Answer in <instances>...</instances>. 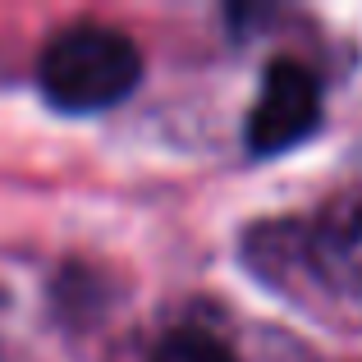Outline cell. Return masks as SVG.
<instances>
[{
  "label": "cell",
  "instance_id": "1",
  "mask_svg": "<svg viewBox=\"0 0 362 362\" xmlns=\"http://www.w3.org/2000/svg\"><path fill=\"white\" fill-rule=\"evenodd\" d=\"M257 275L280 289L312 284L335 308L362 317V202H335L317 221L262 225L247 239Z\"/></svg>",
  "mask_w": 362,
  "mask_h": 362
},
{
  "label": "cell",
  "instance_id": "2",
  "mask_svg": "<svg viewBox=\"0 0 362 362\" xmlns=\"http://www.w3.org/2000/svg\"><path fill=\"white\" fill-rule=\"evenodd\" d=\"M42 97L64 115L110 110L142 83V55L115 28H64L37 60Z\"/></svg>",
  "mask_w": 362,
  "mask_h": 362
},
{
  "label": "cell",
  "instance_id": "3",
  "mask_svg": "<svg viewBox=\"0 0 362 362\" xmlns=\"http://www.w3.org/2000/svg\"><path fill=\"white\" fill-rule=\"evenodd\" d=\"M321 124V88L298 60H271L262 74V92L243 124V142L252 156H280L312 138Z\"/></svg>",
  "mask_w": 362,
  "mask_h": 362
},
{
  "label": "cell",
  "instance_id": "4",
  "mask_svg": "<svg viewBox=\"0 0 362 362\" xmlns=\"http://www.w3.org/2000/svg\"><path fill=\"white\" fill-rule=\"evenodd\" d=\"M151 362H239L225 339L206 335V330H170L156 344Z\"/></svg>",
  "mask_w": 362,
  "mask_h": 362
}]
</instances>
